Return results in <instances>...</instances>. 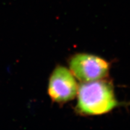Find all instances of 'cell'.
I'll use <instances>...</instances> for the list:
<instances>
[{
  "instance_id": "obj_1",
  "label": "cell",
  "mask_w": 130,
  "mask_h": 130,
  "mask_svg": "<svg viewBox=\"0 0 130 130\" xmlns=\"http://www.w3.org/2000/svg\"><path fill=\"white\" fill-rule=\"evenodd\" d=\"M76 111L83 116H98L118 106L113 86L105 79L83 83L78 87Z\"/></svg>"
},
{
  "instance_id": "obj_3",
  "label": "cell",
  "mask_w": 130,
  "mask_h": 130,
  "mask_svg": "<svg viewBox=\"0 0 130 130\" xmlns=\"http://www.w3.org/2000/svg\"><path fill=\"white\" fill-rule=\"evenodd\" d=\"M79 86L71 71L64 66H58L49 79L48 95L52 101L66 103L77 95Z\"/></svg>"
},
{
  "instance_id": "obj_2",
  "label": "cell",
  "mask_w": 130,
  "mask_h": 130,
  "mask_svg": "<svg viewBox=\"0 0 130 130\" xmlns=\"http://www.w3.org/2000/svg\"><path fill=\"white\" fill-rule=\"evenodd\" d=\"M69 70L83 83L104 79L108 75L110 64L100 57L86 53L76 54L69 60Z\"/></svg>"
}]
</instances>
